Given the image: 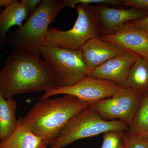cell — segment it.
Masks as SVG:
<instances>
[{
	"mask_svg": "<svg viewBox=\"0 0 148 148\" xmlns=\"http://www.w3.org/2000/svg\"><path fill=\"white\" fill-rule=\"evenodd\" d=\"M57 88L53 73L42 58L15 49L11 51L0 71V92L5 99Z\"/></svg>",
	"mask_w": 148,
	"mask_h": 148,
	"instance_id": "1",
	"label": "cell"
},
{
	"mask_svg": "<svg viewBox=\"0 0 148 148\" xmlns=\"http://www.w3.org/2000/svg\"><path fill=\"white\" fill-rule=\"evenodd\" d=\"M22 118L24 127L38 136L47 146L53 144L74 116L89 106L74 96L39 99Z\"/></svg>",
	"mask_w": 148,
	"mask_h": 148,
	"instance_id": "2",
	"label": "cell"
},
{
	"mask_svg": "<svg viewBox=\"0 0 148 148\" xmlns=\"http://www.w3.org/2000/svg\"><path fill=\"white\" fill-rule=\"evenodd\" d=\"M65 8L64 0H41L22 27L10 33L6 45L27 55L40 57L49 25Z\"/></svg>",
	"mask_w": 148,
	"mask_h": 148,
	"instance_id": "3",
	"label": "cell"
},
{
	"mask_svg": "<svg viewBox=\"0 0 148 148\" xmlns=\"http://www.w3.org/2000/svg\"><path fill=\"white\" fill-rule=\"evenodd\" d=\"M76 9L77 17L73 27L67 31L49 27L45 45L80 50L88 41L100 36L101 25L96 7L79 4Z\"/></svg>",
	"mask_w": 148,
	"mask_h": 148,
	"instance_id": "4",
	"label": "cell"
},
{
	"mask_svg": "<svg viewBox=\"0 0 148 148\" xmlns=\"http://www.w3.org/2000/svg\"><path fill=\"white\" fill-rule=\"evenodd\" d=\"M128 125L119 120L106 121L90 106L74 116L49 148H63L77 140L111 130L127 131Z\"/></svg>",
	"mask_w": 148,
	"mask_h": 148,
	"instance_id": "5",
	"label": "cell"
},
{
	"mask_svg": "<svg viewBox=\"0 0 148 148\" xmlns=\"http://www.w3.org/2000/svg\"><path fill=\"white\" fill-rule=\"evenodd\" d=\"M41 56L53 73L58 88L71 86L88 77L80 50L45 45Z\"/></svg>",
	"mask_w": 148,
	"mask_h": 148,
	"instance_id": "6",
	"label": "cell"
},
{
	"mask_svg": "<svg viewBox=\"0 0 148 148\" xmlns=\"http://www.w3.org/2000/svg\"><path fill=\"white\" fill-rule=\"evenodd\" d=\"M143 95L128 88H123L112 97L89 106L103 119L120 121L128 126L135 116Z\"/></svg>",
	"mask_w": 148,
	"mask_h": 148,
	"instance_id": "7",
	"label": "cell"
},
{
	"mask_svg": "<svg viewBox=\"0 0 148 148\" xmlns=\"http://www.w3.org/2000/svg\"><path fill=\"white\" fill-rule=\"evenodd\" d=\"M122 88L112 82L87 77L71 86L57 88L47 91L39 99L60 94L69 95L90 105L112 97Z\"/></svg>",
	"mask_w": 148,
	"mask_h": 148,
	"instance_id": "8",
	"label": "cell"
},
{
	"mask_svg": "<svg viewBox=\"0 0 148 148\" xmlns=\"http://www.w3.org/2000/svg\"><path fill=\"white\" fill-rule=\"evenodd\" d=\"M101 37L125 51L148 59V34L131 21L114 33Z\"/></svg>",
	"mask_w": 148,
	"mask_h": 148,
	"instance_id": "9",
	"label": "cell"
},
{
	"mask_svg": "<svg viewBox=\"0 0 148 148\" xmlns=\"http://www.w3.org/2000/svg\"><path fill=\"white\" fill-rule=\"evenodd\" d=\"M138 56L125 51L94 69L89 76L106 80L126 88L130 71Z\"/></svg>",
	"mask_w": 148,
	"mask_h": 148,
	"instance_id": "10",
	"label": "cell"
},
{
	"mask_svg": "<svg viewBox=\"0 0 148 148\" xmlns=\"http://www.w3.org/2000/svg\"><path fill=\"white\" fill-rule=\"evenodd\" d=\"M100 20V36L114 33L125 23L145 17L144 11L135 8H114L107 5L96 7Z\"/></svg>",
	"mask_w": 148,
	"mask_h": 148,
	"instance_id": "11",
	"label": "cell"
},
{
	"mask_svg": "<svg viewBox=\"0 0 148 148\" xmlns=\"http://www.w3.org/2000/svg\"><path fill=\"white\" fill-rule=\"evenodd\" d=\"M80 50L87 66L88 76L98 66L125 51L101 36L95 37L88 41L82 47Z\"/></svg>",
	"mask_w": 148,
	"mask_h": 148,
	"instance_id": "12",
	"label": "cell"
},
{
	"mask_svg": "<svg viewBox=\"0 0 148 148\" xmlns=\"http://www.w3.org/2000/svg\"><path fill=\"white\" fill-rule=\"evenodd\" d=\"M30 16L24 4L17 0L5 7L0 13V49L2 51L6 45V35L12 27H22L23 21Z\"/></svg>",
	"mask_w": 148,
	"mask_h": 148,
	"instance_id": "13",
	"label": "cell"
},
{
	"mask_svg": "<svg viewBox=\"0 0 148 148\" xmlns=\"http://www.w3.org/2000/svg\"><path fill=\"white\" fill-rule=\"evenodd\" d=\"M42 138L24 127L22 117L18 119L13 133L4 141L0 142V148H47Z\"/></svg>",
	"mask_w": 148,
	"mask_h": 148,
	"instance_id": "14",
	"label": "cell"
},
{
	"mask_svg": "<svg viewBox=\"0 0 148 148\" xmlns=\"http://www.w3.org/2000/svg\"><path fill=\"white\" fill-rule=\"evenodd\" d=\"M17 103L13 98L5 99L0 92V142L9 138L16 128Z\"/></svg>",
	"mask_w": 148,
	"mask_h": 148,
	"instance_id": "15",
	"label": "cell"
},
{
	"mask_svg": "<svg viewBox=\"0 0 148 148\" xmlns=\"http://www.w3.org/2000/svg\"><path fill=\"white\" fill-rule=\"evenodd\" d=\"M126 88L144 94L148 93V60L137 56L130 71Z\"/></svg>",
	"mask_w": 148,
	"mask_h": 148,
	"instance_id": "16",
	"label": "cell"
},
{
	"mask_svg": "<svg viewBox=\"0 0 148 148\" xmlns=\"http://www.w3.org/2000/svg\"><path fill=\"white\" fill-rule=\"evenodd\" d=\"M126 131L132 135L148 137V93L143 95L139 108Z\"/></svg>",
	"mask_w": 148,
	"mask_h": 148,
	"instance_id": "17",
	"label": "cell"
},
{
	"mask_svg": "<svg viewBox=\"0 0 148 148\" xmlns=\"http://www.w3.org/2000/svg\"><path fill=\"white\" fill-rule=\"evenodd\" d=\"M125 131L113 130L105 132L101 148H127Z\"/></svg>",
	"mask_w": 148,
	"mask_h": 148,
	"instance_id": "18",
	"label": "cell"
},
{
	"mask_svg": "<svg viewBox=\"0 0 148 148\" xmlns=\"http://www.w3.org/2000/svg\"><path fill=\"white\" fill-rule=\"evenodd\" d=\"M64 1L66 8L75 7L79 4L116 5L121 3V0H64Z\"/></svg>",
	"mask_w": 148,
	"mask_h": 148,
	"instance_id": "19",
	"label": "cell"
},
{
	"mask_svg": "<svg viewBox=\"0 0 148 148\" xmlns=\"http://www.w3.org/2000/svg\"><path fill=\"white\" fill-rule=\"evenodd\" d=\"M127 148H148V137L132 135L125 131Z\"/></svg>",
	"mask_w": 148,
	"mask_h": 148,
	"instance_id": "20",
	"label": "cell"
},
{
	"mask_svg": "<svg viewBox=\"0 0 148 148\" xmlns=\"http://www.w3.org/2000/svg\"><path fill=\"white\" fill-rule=\"evenodd\" d=\"M121 3L126 6L144 11L148 10V0H121Z\"/></svg>",
	"mask_w": 148,
	"mask_h": 148,
	"instance_id": "21",
	"label": "cell"
},
{
	"mask_svg": "<svg viewBox=\"0 0 148 148\" xmlns=\"http://www.w3.org/2000/svg\"><path fill=\"white\" fill-rule=\"evenodd\" d=\"M41 1V0H22L21 2L26 7L31 15L36 10Z\"/></svg>",
	"mask_w": 148,
	"mask_h": 148,
	"instance_id": "22",
	"label": "cell"
},
{
	"mask_svg": "<svg viewBox=\"0 0 148 148\" xmlns=\"http://www.w3.org/2000/svg\"><path fill=\"white\" fill-rule=\"evenodd\" d=\"M131 22L134 26L142 29L148 34V14L145 18Z\"/></svg>",
	"mask_w": 148,
	"mask_h": 148,
	"instance_id": "23",
	"label": "cell"
},
{
	"mask_svg": "<svg viewBox=\"0 0 148 148\" xmlns=\"http://www.w3.org/2000/svg\"><path fill=\"white\" fill-rule=\"evenodd\" d=\"M14 0H0V10L3 7H6L13 2Z\"/></svg>",
	"mask_w": 148,
	"mask_h": 148,
	"instance_id": "24",
	"label": "cell"
},
{
	"mask_svg": "<svg viewBox=\"0 0 148 148\" xmlns=\"http://www.w3.org/2000/svg\"></svg>",
	"mask_w": 148,
	"mask_h": 148,
	"instance_id": "25",
	"label": "cell"
}]
</instances>
